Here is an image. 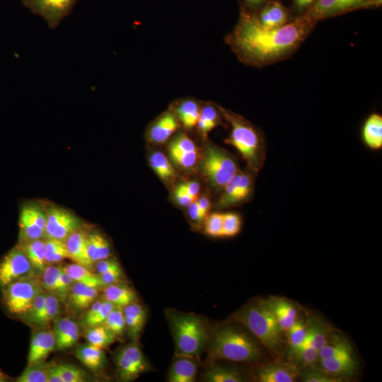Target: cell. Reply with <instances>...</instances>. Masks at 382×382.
Listing matches in <instances>:
<instances>
[{"instance_id": "22", "label": "cell", "mask_w": 382, "mask_h": 382, "mask_svg": "<svg viewBox=\"0 0 382 382\" xmlns=\"http://www.w3.org/2000/svg\"><path fill=\"white\" fill-rule=\"evenodd\" d=\"M266 302L274 313L282 331H288L297 318V311L294 304L280 298H272Z\"/></svg>"}, {"instance_id": "11", "label": "cell", "mask_w": 382, "mask_h": 382, "mask_svg": "<svg viewBox=\"0 0 382 382\" xmlns=\"http://www.w3.org/2000/svg\"><path fill=\"white\" fill-rule=\"evenodd\" d=\"M115 361L119 378L123 381H134L149 369L142 352L134 343L119 349Z\"/></svg>"}, {"instance_id": "43", "label": "cell", "mask_w": 382, "mask_h": 382, "mask_svg": "<svg viewBox=\"0 0 382 382\" xmlns=\"http://www.w3.org/2000/svg\"><path fill=\"white\" fill-rule=\"evenodd\" d=\"M253 191V178L250 173L241 171L235 198V205L248 200Z\"/></svg>"}, {"instance_id": "23", "label": "cell", "mask_w": 382, "mask_h": 382, "mask_svg": "<svg viewBox=\"0 0 382 382\" xmlns=\"http://www.w3.org/2000/svg\"><path fill=\"white\" fill-rule=\"evenodd\" d=\"M361 139L370 149L378 150L382 147V116L378 113L371 114L361 128Z\"/></svg>"}, {"instance_id": "15", "label": "cell", "mask_w": 382, "mask_h": 382, "mask_svg": "<svg viewBox=\"0 0 382 382\" xmlns=\"http://www.w3.org/2000/svg\"><path fill=\"white\" fill-rule=\"evenodd\" d=\"M87 236L80 227L66 238L65 243L69 258L92 270L93 263L88 253Z\"/></svg>"}, {"instance_id": "4", "label": "cell", "mask_w": 382, "mask_h": 382, "mask_svg": "<svg viewBox=\"0 0 382 382\" xmlns=\"http://www.w3.org/2000/svg\"><path fill=\"white\" fill-rule=\"evenodd\" d=\"M236 318L243 323L271 353L278 352L282 330L266 301L245 307Z\"/></svg>"}, {"instance_id": "33", "label": "cell", "mask_w": 382, "mask_h": 382, "mask_svg": "<svg viewBox=\"0 0 382 382\" xmlns=\"http://www.w3.org/2000/svg\"><path fill=\"white\" fill-rule=\"evenodd\" d=\"M63 267L74 282H81L91 286L102 287L98 274L93 273L88 267L76 262Z\"/></svg>"}, {"instance_id": "54", "label": "cell", "mask_w": 382, "mask_h": 382, "mask_svg": "<svg viewBox=\"0 0 382 382\" xmlns=\"http://www.w3.org/2000/svg\"><path fill=\"white\" fill-rule=\"evenodd\" d=\"M175 197L183 207H188L196 199L190 196L183 189L178 186L175 190Z\"/></svg>"}, {"instance_id": "61", "label": "cell", "mask_w": 382, "mask_h": 382, "mask_svg": "<svg viewBox=\"0 0 382 382\" xmlns=\"http://www.w3.org/2000/svg\"><path fill=\"white\" fill-rule=\"evenodd\" d=\"M8 377L1 370H0V382L7 381Z\"/></svg>"}, {"instance_id": "48", "label": "cell", "mask_w": 382, "mask_h": 382, "mask_svg": "<svg viewBox=\"0 0 382 382\" xmlns=\"http://www.w3.org/2000/svg\"><path fill=\"white\" fill-rule=\"evenodd\" d=\"M205 219L204 229L206 233L214 237H221L223 214L214 213Z\"/></svg>"}, {"instance_id": "34", "label": "cell", "mask_w": 382, "mask_h": 382, "mask_svg": "<svg viewBox=\"0 0 382 382\" xmlns=\"http://www.w3.org/2000/svg\"><path fill=\"white\" fill-rule=\"evenodd\" d=\"M44 241L47 265L57 263L69 257L65 241L50 238H47Z\"/></svg>"}, {"instance_id": "40", "label": "cell", "mask_w": 382, "mask_h": 382, "mask_svg": "<svg viewBox=\"0 0 382 382\" xmlns=\"http://www.w3.org/2000/svg\"><path fill=\"white\" fill-rule=\"evenodd\" d=\"M101 325L109 329L116 336L122 335L126 328L123 308L115 306Z\"/></svg>"}, {"instance_id": "42", "label": "cell", "mask_w": 382, "mask_h": 382, "mask_svg": "<svg viewBox=\"0 0 382 382\" xmlns=\"http://www.w3.org/2000/svg\"><path fill=\"white\" fill-rule=\"evenodd\" d=\"M170 155L197 151V149L192 139L185 133L177 135L168 145Z\"/></svg>"}, {"instance_id": "2", "label": "cell", "mask_w": 382, "mask_h": 382, "mask_svg": "<svg viewBox=\"0 0 382 382\" xmlns=\"http://www.w3.org/2000/svg\"><path fill=\"white\" fill-rule=\"evenodd\" d=\"M221 110L231 127L229 136L224 141L239 151L251 171H259L266 156L262 133L243 117L221 108Z\"/></svg>"}, {"instance_id": "32", "label": "cell", "mask_w": 382, "mask_h": 382, "mask_svg": "<svg viewBox=\"0 0 382 382\" xmlns=\"http://www.w3.org/2000/svg\"><path fill=\"white\" fill-rule=\"evenodd\" d=\"M59 298L47 291L45 306L40 313L30 323L37 326H45L54 320L59 313Z\"/></svg>"}, {"instance_id": "59", "label": "cell", "mask_w": 382, "mask_h": 382, "mask_svg": "<svg viewBox=\"0 0 382 382\" xmlns=\"http://www.w3.org/2000/svg\"><path fill=\"white\" fill-rule=\"evenodd\" d=\"M47 382H63L58 365L50 364Z\"/></svg>"}, {"instance_id": "28", "label": "cell", "mask_w": 382, "mask_h": 382, "mask_svg": "<svg viewBox=\"0 0 382 382\" xmlns=\"http://www.w3.org/2000/svg\"><path fill=\"white\" fill-rule=\"evenodd\" d=\"M75 355L86 367L93 371L100 369L105 363L103 348L90 343L79 347Z\"/></svg>"}, {"instance_id": "49", "label": "cell", "mask_w": 382, "mask_h": 382, "mask_svg": "<svg viewBox=\"0 0 382 382\" xmlns=\"http://www.w3.org/2000/svg\"><path fill=\"white\" fill-rule=\"evenodd\" d=\"M302 381L305 382H337V378L331 374L319 370L310 369L304 371L301 376Z\"/></svg>"}, {"instance_id": "13", "label": "cell", "mask_w": 382, "mask_h": 382, "mask_svg": "<svg viewBox=\"0 0 382 382\" xmlns=\"http://www.w3.org/2000/svg\"><path fill=\"white\" fill-rule=\"evenodd\" d=\"M46 212L36 204L24 206L19 216L20 243L42 238L45 236Z\"/></svg>"}, {"instance_id": "3", "label": "cell", "mask_w": 382, "mask_h": 382, "mask_svg": "<svg viewBox=\"0 0 382 382\" xmlns=\"http://www.w3.org/2000/svg\"><path fill=\"white\" fill-rule=\"evenodd\" d=\"M211 357L233 361H255L261 352L257 343L246 333L231 326L219 327L211 335Z\"/></svg>"}, {"instance_id": "18", "label": "cell", "mask_w": 382, "mask_h": 382, "mask_svg": "<svg viewBox=\"0 0 382 382\" xmlns=\"http://www.w3.org/2000/svg\"><path fill=\"white\" fill-rule=\"evenodd\" d=\"M255 13L259 22L270 28L282 26L290 21L288 9L277 1H268Z\"/></svg>"}, {"instance_id": "24", "label": "cell", "mask_w": 382, "mask_h": 382, "mask_svg": "<svg viewBox=\"0 0 382 382\" xmlns=\"http://www.w3.org/2000/svg\"><path fill=\"white\" fill-rule=\"evenodd\" d=\"M197 371L196 362L190 357L180 356L171 365L168 375L169 382H193Z\"/></svg>"}, {"instance_id": "35", "label": "cell", "mask_w": 382, "mask_h": 382, "mask_svg": "<svg viewBox=\"0 0 382 382\" xmlns=\"http://www.w3.org/2000/svg\"><path fill=\"white\" fill-rule=\"evenodd\" d=\"M204 379L208 382H241L244 381L238 372L219 365L208 369L204 374Z\"/></svg>"}, {"instance_id": "44", "label": "cell", "mask_w": 382, "mask_h": 382, "mask_svg": "<svg viewBox=\"0 0 382 382\" xmlns=\"http://www.w3.org/2000/svg\"><path fill=\"white\" fill-rule=\"evenodd\" d=\"M241 227V219L236 213L223 214L221 237H231L238 233Z\"/></svg>"}, {"instance_id": "7", "label": "cell", "mask_w": 382, "mask_h": 382, "mask_svg": "<svg viewBox=\"0 0 382 382\" xmlns=\"http://www.w3.org/2000/svg\"><path fill=\"white\" fill-rule=\"evenodd\" d=\"M202 170L212 186L223 189L239 169L232 155L209 144L207 145L204 153Z\"/></svg>"}, {"instance_id": "21", "label": "cell", "mask_w": 382, "mask_h": 382, "mask_svg": "<svg viewBox=\"0 0 382 382\" xmlns=\"http://www.w3.org/2000/svg\"><path fill=\"white\" fill-rule=\"evenodd\" d=\"M324 371L331 375H350L356 369L352 350L340 352L332 357L320 359Z\"/></svg>"}, {"instance_id": "30", "label": "cell", "mask_w": 382, "mask_h": 382, "mask_svg": "<svg viewBox=\"0 0 382 382\" xmlns=\"http://www.w3.org/2000/svg\"><path fill=\"white\" fill-rule=\"evenodd\" d=\"M36 271L42 272L47 265L45 257V241L42 238L19 244Z\"/></svg>"}, {"instance_id": "45", "label": "cell", "mask_w": 382, "mask_h": 382, "mask_svg": "<svg viewBox=\"0 0 382 382\" xmlns=\"http://www.w3.org/2000/svg\"><path fill=\"white\" fill-rule=\"evenodd\" d=\"M287 332L291 349L301 345L307 337V328L301 320H296Z\"/></svg>"}, {"instance_id": "46", "label": "cell", "mask_w": 382, "mask_h": 382, "mask_svg": "<svg viewBox=\"0 0 382 382\" xmlns=\"http://www.w3.org/2000/svg\"><path fill=\"white\" fill-rule=\"evenodd\" d=\"M99 287L88 286L74 301L69 306L75 311H83L90 307L98 294Z\"/></svg>"}, {"instance_id": "47", "label": "cell", "mask_w": 382, "mask_h": 382, "mask_svg": "<svg viewBox=\"0 0 382 382\" xmlns=\"http://www.w3.org/2000/svg\"><path fill=\"white\" fill-rule=\"evenodd\" d=\"M63 382H83L86 381V373L72 364H62L58 365Z\"/></svg>"}, {"instance_id": "50", "label": "cell", "mask_w": 382, "mask_h": 382, "mask_svg": "<svg viewBox=\"0 0 382 382\" xmlns=\"http://www.w3.org/2000/svg\"><path fill=\"white\" fill-rule=\"evenodd\" d=\"M115 305L105 301L95 315L84 323L88 327L101 325L107 318L108 316L114 308Z\"/></svg>"}, {"instance_id": "16", "label": "cell", "mask_w": 382, "mask_h": 382, "mask_svg": "<svg viewBox=\"0 0 382 382\" xmlns=\"http://www.w3.org/2000/svg\"><path fill=\"white\" fill-rule=\"evenodd\" d=\"M179 121L173 112L170 110L160 115L151 125L148 136L154 143L166 141L179 128Z\"/></svg>"}, {"instance_id": "25", "label": "cell", "mask_w": 382, "mask_h": 382, "mask_svg": "<svg viewBox=\"0 0 382 382\" xmlns=\"http://www.w3.org/2000/svg\"><path fill=\"white\" fill-rule=\"evenodd\" d=\"M201 107L198 102L193 98H183L175 105L173 110L179 122L190 129L197 126Z\"/></svg>"}, {"instance_id": "41", "label": "cell", "mask_w": 382, "mask_h": 382, "mask_svg": "<svg viewBox=\"0 0 382 382\" xmlns=\"http://www.w3.org/2000/svg\"><path fill=\"white\" fill-rule=\"evenodd\" d=\"M327 330L325 325L317 320H312L307 327V337L312 346L318 352L327 341Z\"/></svg>"}, {"instance_id": "29", "label": "cell", "mask_w": 382, "mask_h": 382, "mask_svg": "<svg viewBox=\"0 0 382 382\" xmlns=\"http://www.w3.org/2000/svg\"><path fill=\"white\" fill-rule=\"evenodd\" d=\"M88 253L93 263L108 258L110 245L108 240L98 231H91L87 236Z\"/></svg>"}, {"instance_id": "6", "label": "cell", "mask_w": 382, "mask_h": 382, "mask_svg": "<svg viewBox=\"0 0 382 382\" xmlns=\"http://www.w3.org/2000/svg\"><path fill=\"white\" fill-rule=\"evenodd\" d=\"M42 291L41 283L35 277H25L1 289L2 303L8 313L22 318Z\"/></svg>"}, {"instance_id": "39", "label": "cell", "mask_w": 382, "mask_h": 382, "mask_svg": "<svg viewBox=\"0 0 382 382\" xmlns=\"http://www.w3.org/2000/svg\"><path fill=\"white\" fill-rule=\"evenodd\" d=\"M349 350H352L351 346L345 338L340 335H333L330 340L326 341L324 346L319 350V358H330Z\"/></svg>"}, {"instance_id": "10", "label": "cell", "mask_w": 382, "mask_h": 382, "mask_svg": "<svg viewBox=\"0 0 382 382\" xmlns=\"http://www.w3.org/2000/svg\"><path fill=\"white\" fill-rule=\"evenodd\" d=\"M78 0H21L33 14L42 18L48 26L56 28L70 14Z\"/></svg>"}, {"instance_id": "38", "label": "cell", "mask_w": 382, "mask_h": 382, "mask_svg": "<svg viewBox=\"0 0 382 382\" xmlns=\"http://www.w3.org/2000/svg\"><path fill=\"white\" fill-rule=\"evenodd\" d=\"M291 356L294 362L302 365H311L319 357L318 351L311 344L308 338L299 347L291 349Z\"/></svg>"}, {"instance_id": "52", "label": "cell", "mask_w": 382, "mask_h": 382, "mask_svg": "<svg viewBox=\"0 0 382 382\" xmlns=\"http://www.w3.org/2000/svg\"><path fill=\"white\" fill-rule=\"evenodd\" d=\"M122 275V271L121 268L111 270L98 274L102 287L120 282Z\"/></svg>"}, {"instance_id": "17", "label": "cell", "mask_w": 382, "mask_h": 382, "mask_svg": "<svg viewBox=\"0 0 382 382\" xmlns=\"http://www.w3.org/2000/svg\"><path fill=\"white\" fill-rule=\"evenodd\" d=\"M53 332L56 341V349L63 350L72 347L79 338L78 323L69 318H60L55 320Z\"/></svg>"}, {"instance_id": "53", "label": "cell", "mask_w": 382, "mask_h": 382, "mask_svg": "<svg viewBox=\"0 0 382 382\" xmlns=\"http://www.w3.org/2000/svg\"><path fill=\"white\" fill-rule=\"evenodd\" d=\"M96 270L97 274H102L107 271L121 268L119 262L113 258H106L96 262Z\"/></svg>"}, {"instance_id": "55", "label": "cell", "mask_w": 382, "mask_h": 382, "mask_svg": "<svg viewBox=\"0 0 382 382\" xmlns=\"http://www.w3.org/2000/svg\"><path fill=\"white\" fill-rule=\"evenodd\" d=\"M179 186L195 199L198 198L199 192V185L198 183L190 181L181 184Z\"/></svg>"}, {"instance_id": "57", "label": "cell", "mask_w": 382, "mask_h": 382, "mask_svg": "<svg viewBox=\"0 0 382 382\" xmlns=\"http://www.w3.org/2000/svg\"><path fill=\"white\" fill-rule=\"evenodd\" d=\"M196 200L187 207H188L187 212H188V214L190 217L193 221H197V222H201L204 219L201 215V213L199 212Z\"/></svg>"}, {"instance_id": "60", "label": "cell", "mask_w": 382, "mask_h": 382, "mask_svg": "<svg viewBox=\"0 0 382 382\" xmlns=\"http://www.w3.org/2000/svg\"><path fill=\"white\" fill-rule=\"evenodd\" d=\"M317 0H293V4L296 10L300 12H306Z\"/></svg>"}, {"instance_id": "19", "label": "cell", "mask_w": 382, "mask_h": 382, "mask_svg": "<svg viewBox=\"0 0 382 382\" xmlns=\"http://www.w3.org/2000/svg\"><path fill=\"white\" fill-rule=\"evenodd\" d=\"M62 272V267L47 265L42 272L40 283L46 291L57 296L60 301L65 303L71 290L64 284Z\"/></svg>"}, {"instance_id": "26", "label": "cell", "mask_w": 382, "mask_h": 382, "mask_svg": "<svg viewBox=\"0 0 382 382\" xmlns=\"http://www.w3.org/2000/svg\"><path fill=\"white\" fill-rule=\"evenodd\" d=\"M103 287V299L115 306L124 308L136 301L135 292L126 284L118 282Z\"/></svg>"}, {"instance_id": "27", "label": "cell", "mask_w": 382, "mask_h": 382, "mask_svg": "<svg viewBox=\"0 0 382 382\" xmlns=\"http://www.w3.org/2000/svg\"><path fill=\"white\" fill-rule=\"evenodd\" d=\"M221 110L214 103H207L201 107L197 127L202 137L221 124Z\"/></svg>"}, {"instance_id": "12", "label": "cell", "mask_w": 382, "mask_h": 382, "mask_svg": "<svg viewBox=\"0 0 382 382\" xmlns=\"http://www.w3.org/2000/svg\"><path fill=\"white\" fill-rule=\"evenodd\" d=\"M46 212L45 238L65 241L74 231L81 227L80 220L69 210L52 206Z\"/></svg>"}, {"instance_id": "36", "label": "cell", "mask_w": 382, "mask_h": 382, "mask_svg": "<svg viewBox=\"0 0 382 382\" xmlns=\"http://www.w3.org/2000/svg\"><path fill=\"white\" fill-rule=\"evenodd\" d=\"M116 335L103 325L90 327L86 332V337L90 344L105 348L115 340Z\"/></svg>"}, {"instance_id": "5", "label": "cell", "mask_w": 382, "mask_h": 382, "mask_svg": "<svg viewBox=\"0 0 382 382\" xmlns=\"http://www.w3.org/2000/svg\"><path fill=\"white\" fill-rule=\"evenodd\" d=\"M170 323L174 335L175 350L179 356H197L207 342V332L202 320L190 314H173Z\"/></svg>"}, {"instance_id": "20", "label": "cell", "mask_w": 382, "mask_h": 382, "mask_svg": "<svg viewBox=\"0 0 382 382\" xmlns=\"http://www.w3.org/2000/svg\"><path fill=\"white\" fill-rule=\"evenodd\" d=\"M295 365L285 363L270 364L261 367L257 372L260 382H292L298 375Z\"/></svg>"}, {"instance_id": "14", "label": "cell", "mask_w": 382, "mask_h": 382, "mask_svg": "<svg viewBox=\"0 0 382 382\" xmlns=\"http://www.w3.org/2000/svg\"><path fill=\"white\" fill-rule=\"evenodd\" d=\"M56 349V341L52 330L42 329L35 332L31 338L28 364L45 360L50 352Z\"/></svg>"}, {"instance_id": "51", "label": "cell", "mask_w": 382, "mask_h": 382, "mask_svg": "<svg viewBox=\"0 0 382 382\" xmlns=\"http://www.w3.org/2000/svg\"><path fill=\"white\" fill-rule=\"evenodd\" d=\"M172 159L179 166L185 168L193 167L198 158V153L197 151L174 154L170 156Z\"/></svg>"}, {"instance_id": "37", "label": "cell", "mask_w": 382, "mask_h": 382, "mask_svg": "<svg viewBox=\"0 0 382 382\" xmlns=\"http://www.w3.org/2000/svg\"><path fill=\"white\" fill-rule=\"evenodd\" d=\"M149 163L151 168L161 179L170 181L175 178V170L162 152L153 153L149 156Z\"/></svg>"}, {"instance_id": "1", "label": "cell", "mask_w": 382, "mask_h": 382, "mask_svg": "<svg viewBox=\"0 0 382 382\" xmlns=\"http://www.w3.org/2000/svg\"><path fill=\"white\" fill-rule=\"evenodd\" d=\"M316 24L303 14L282 26L270 28L259 22L255 12L241 6L238 23L225 41L243 64L262 68L291 57Z\"/></svg>"}, {"instance_id": "8", "label": "cell", "mask_w": 382, "mask_h": 382, "mask_svg": "<svg viewBox=\"0 0 382 382\" xmlns=\"http://www.w3.org/2000/svg\"><path fill=\"white\" fill-rule=\"evenodd\" d=\"M381 0H317L303 15L314 23L361 8L378 7Z\"/></svg>"}, {"instance_id": "56", "label": "cell", "mask_w": 382, "mask_h": 382, "mask_svg": "<svg viewBox=\"0 0 382 382\" xmlns=\"http://www.w3.org/2000/svg\"><path fill=\"white\" fill-rule=\"evenodd\" d=\"M243 5L245 8L256 12L260 9L265 4H266L270 0H242Z\"/></svg>"}, {"instance_id": "9", "label": "cell", "mask_w": 382, "mask_h": 382, "mask_svg": "<svg viewBox=\"0 0 382 382\" xmlns=\"http://www.w3.org/2000/svg\"><path fill=\"white\" fill-rule=\"evenodd\" d=\"M35 271L21 246L14 247L0 261L1 289L16 279L34 276Z\"/></svg>"}, {"instance_id": "31", "label": "cell", "mask_w": 382, "mask_h": 382, "mask_svg": "<svg viewBox=\"0 0 382 382\" xmlns=\"http://www.w3.org/2000/svg\"><path fill=\"white\" fill-rule=\"evenodd\" d=\"M50 367V364L45 360L29 364L16 381L47 382Z\"/></svg>"}, {"instance_id": "58", "label": "cell", "mask_w": 382, "mask_h": 382, "mask_svg": "<svg viewBox=\"0 0 382 382\" xmlns=\"http://www.w3.org/2000/svg\"><path fill=\"white\" fill-rule=\"evenodd\" d=\"M197 204L199 207L201 215L204 219L207 216L208 212L210 209V201L207 197H202L197 199Z\"/></svg>"}]
</instances>
